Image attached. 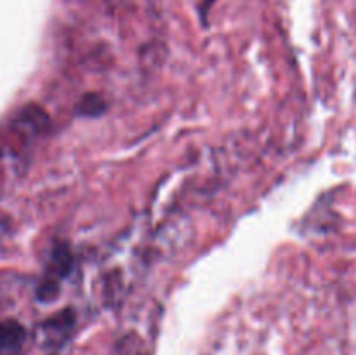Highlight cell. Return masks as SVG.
Here are the masks:
<instances>
[{"instance_id":"1","label":"cell","mask_w":356,"mask_h":355,"mask_svg":"<svg viewBox=\"0 0 356 355\" xmlns=\"http://www.w3.org/2000/svg\"><path fill=\"white\" fill-rule=\"evenodd\" d=\"M26 340V331L17 320L0 322V355H17Z\"/></svg>"},{"instance_id":"2","label":"cell","mask_w":356,"mask_h":355,"mask_svg":"<svg viewBox=\"0 0 356 355\" xmlns=\"http://www.w3.org/2000/svg\"><path fill=\"white\" fill-rule=\"evenodd\" d=\"M103 110L104 101L101 100V96H97V94H89V96L83 97L82 103H80V111H82L83 115H89V117L99 115Z\"/></svg>"}]
</instances>
